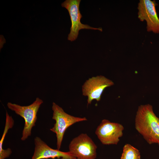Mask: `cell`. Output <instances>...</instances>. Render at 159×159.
I'll use <instances>...</instances> for the list:
<instances>
[{"label": "cell", "instance_id": "1", "mask_svg": "<svg viewBox=\"0 0 159 159\" xmlns=\"http://www.w3.org/2000/svg\"><path fill=\"white\" fill-rule=\"evenodd\" d=\"M135 126L136 130L149 144H157L159 146V118L154 113L151 105L139 106Z\"/></svg>", "mask_w": 159, "mask_h": 159}, {"label": "cell", "instance_id": "2", "mask_svg": "<svg viewBox=\"0 0 159 159\" xmlns=\"http://www.w3.org/2000/svg\"><path fill=\"white\" fill-rule=\"evenodd\" d=\"M43 103L42 100L38 97L30 105L22 106L9 102L7 104L8 108L14 111L17 115L23 118L25 121L21 140L24 141L31 134L32 127L35 126L37 120V114L41 105Z\"/></svg>", "mask_w": 159, "mask_h": 159}, {"label": "cell", "instance_id": "3", "mask_svg": "<svg viewBox=\"0 0 159 159\" xmlns=\"http://www.w3.org/2000/svg\"><path fill=\"white\" fill-rule=\"evenodd\" d=\"M53 111L52 118L55 123L50 130L56 134L57 149L59 150L64 133L70 126L77 122L87 120L85 117H75L65 112L63 109L54 102L52 107Z\"/></svg>", "mask_w": 159, "mask_h": 159}, {"label": "cell", "instance_id": "4", "mask_svg": "<svg viewBox=\"0 0 159 159\" xmlns=\"http://www.w3.org/2000/svg\"><path fill=\"white\" fill-rule=\"evenodd\" d=\"M97 149L96 144L86 134H81L73 138L69 145V151L77 159H95Z\"/></svg>", "mask_w": 159, "mask_h": 159}, {"label": "cell", "instance_id": "5", "mask_svg": "<svg viewBox=\"0 0 159 159\" xmlns=\"http://www.w3.org/2000/svg\"><path fill=\"white\" fill-rule=\"evenodd\" d=\"M80 1V0H66L61 4L62 7L67 9L70 17L71 26L67 39L71 42L75 40L77 38L79 32L81 29L97 30L101 32L102 30L101 27L94 28L81 23L80 19L82 16L79 10Z\"/></svg>", "mask_w": 159, "mask_h": 159}, {"label": "cell", "instance_id": "6", "mask_svg": "<svg viewBox=\"0 0 159 159\" xmlns=\"http://www.w3.org/2000/svg\"><path fill=\"white\" fill-rule=\"evenodd\" d=\"M114 85L111 80L102 75L92 77L87 80L82 87L83 95L87 97V104H90L95 100L100 101L102 95L107 87Z\"/></svg>", "mask_w": 159, "mask_h": 159}, {"label": "cell", "instance_id": "7", "mask_svg": "<svg viewBox=\"0 0 159 159\" xmlns=\"http://www.w3.org/2000/svg\"><path fill=\"white\" fill-rule=\"evenodd\" d=\"M123 126L117 123L103 120L97 127L95 133L103 145H117L123 135Z\"/></svg>", "mask_w": 159, "mask_h": 159}, {"label": "cell", "instance_id": "8", "mask_svg": "<svg viewBox=\"0 0 159 159\" xmlns=\"http://www.w3.org/2000/svg\"><path fill=\"white\" fill-rule=\"evenodd\" d=\"M157 5L155 1L140 0L138 4V17L141 21L147 22L148 32L159 33V19L156 9Z\"/></svg>", "mask_w": 159, "mask_h": 159}, {"label": "cell", "instance_id": "9", "mask_svg": "<svg viewBox=\"0 0 159 159\" xmlns=\"http://www.w3.org/2000/svg\"><path fill=\"white\" fill-rule=\"evenodd\" d=\"M34 151L32 159H43L56 158L61 159H77L69 151L64 152L49 147L38 137L34 139Z\"/></svg>", "mask_w": 159, "mask_h": 159}, {"label": "cell", "instance_id": "10", "mask_svg": "<svg viewBox=\"0 0 159 159\" xmlns=\"http://www.w3.org/2000/svg\"><path fill=\"white\" fill-rule=\"evenodd\" d=\"M140 159V153L138 149L129 144L124 146L120 159Z\"/></svg>", "mask_w": 159, "mask_h": 159}, {"label": "cell", "instance_id": "11", "mask_svg": "<svg viewBox=\"0 0 159 159\" xmlns=\"http://www.w3.org/2000/svg\"><path fill=\"white\" fill-rule=\"evenodd\" d=\"M14 120L11 116H10L7 112L6 113V119L5 127L2 138L0 141V153L4 151L3 148V143L9 130L12 128L14 125Z\"/></svg>", "mask_w": 159, "mask_h": 159}]
</instances>
